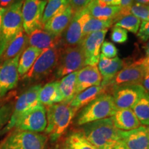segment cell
<instances>
[{
	"label": "cell",
	"instance_id": "obj_1",
	"mask_svg": "<svg viewBox=\"0 0 149 149\" xmlns=\"http://www.w3.org/2000/svg\"><path fill=\"white\" fill-rule=\"evenodd\" d=\"M79 131L97 149H111L122 141L111 117L81 126Z\"/></svg>",
	"mask_w": 149,
	"mask_h": 149
},
{
	"label": "cell",
	"instance_id": "obj_2",
	"mask_svg": "<svg viewBox=\"0 0 149 149\" xmlns=\"http://www.w3.org/2000/svg\"><path fill=\"white\" fill-rule=\"evenodd\" d=\"M77 112L64 103H57L47 107V126L45 132L52 141L58 140L66 131Z\"/></svg>",
	"mask_w": 149,
	"mask_h": 149
},
{
	"label": "cell",
	"instance_id": "obj_3",
	"mask_svg": "<svg viewBox=\"0 0 149 149\" xmlns=\"http://www.w3.org/2000/svg\"><path fill=\"white\" fill-rule=\"evenodd\" d=\"M117 110L112 95L102 93L81 110L76 117L75 124L81 126L95 121L111 117Z\"/></svg>",
	"mask_w": 149,
	"mask_h": 149
},
{
	"label": "cell",
	"instance_id": "obj_4",
	"mask_svg": "<svg viewBox=\"0 0 149 149\" xmlns=\"http://www.w3.org/2000/svg\"><path fill=\"white\" fill-rule=\"evenodd\" d=\"M24 0H17L7 7L0 31V57L11 41L24 31L22 9Z\"/></svg>",
	"mask_w": 149,
	"mask_h": 149
},
{
	"label": "cell",
	"instance_id": "obj_5",
	"mask_svg": "<svg viewBox=\"0 0 149 149\" xmlns=\"http://www.w3.org/2000/svg\"><path fill=\"white\" fill-rule=\"evenodd\" d=\"M86 66V58L81 44L61 49L57 66L56 78H61L72 72L79 71Z\"/></svg>",
	"mask_w": 149,
	"mask_h": 149
},
{
	"label": "cell",
	"instance_id": "obj_6",
	"mask_svg": "<svg viewBox=\"0 0 149 149\" xmlns=\"http://www.w3.org/2000/svg\"><path fill=\"white\" fill-rule=\"evenodd\" d=\"M47 139L43 134L17 130L0 144V149H44Z\"/></svg>",
	"mask_w": 149,
	"mask_h": 149
},
{
	"label": "cell",
	"instance_id": "obj_7",
	"mask_svg": "<svg viewBox=\"0 0 149 149\" xmlns=\"http://www.w3.org/2000/svg\"><path fill=\"white\" fill-rule=\"evenodd\" d=\"M61 48L60 46L44 50L31 70L23 76L24 79L39 80L48 76L55 69Z\"/></svg>",
	"mask_w": 149,
	"mask_h": 149
},
{
	"label": "cell",
	"instance_id": "obj_8",
	"mask_svg": "<svg viewBox=\"0 0 149 149\" xmlns=\"http://www.w3.org/2000/svg\"><path fill=\"white\" fill-rule=\"evenodd\" d=\"M146 71V69L139 59L133 64H126L114 77L101 85L107 91L120 86L141 84Z\"/></svg>",
	"mask_w": 149,
	"mask_h": 149
},
{
	"label": "cell",
	"instance_id": "obj_9",
	"mask_svg": "<svg viewBox=\"0 0 149 149\" xmlns=\"http://www.w3.org/2000/svg\"><path fill=\"white\" fill-rule=\"evenodd\" d=\"M47 0H24L22 14L23 29L27 35L43 29L42 19Z\"/></svg>",
	"mask_w": 149,
	"mask_h": 149
},
{
	"label": "cell",
	"instance_id": "obj_10",
	"mask_svg": "<svg viewBox=\"0 0 149 149\" xmlns=\"http://www.w3.org/2000/svg\"><path fill=\"white\" fill-rule=\"evenodd\" d=\"M91 18L86 8L74 14L68 27L61 35L59 46L61 48L77 46L82 41V29L86 22Z\"/></svg>",
	"mask_w": 149,
	"mask_h": 149
},
{
	"label": "cell",
	"instance_id": "obj_11",
	"mask_svg": "<svg viewBox=\"0 0 149 149\" xmlns=\"http://www.w3.org/2000/svg\"><path fill=\"white\" fill-rule=\"evenodd\" d=\"M46 126V109L40 104L24 113L17 123L15 128L17 130L39 133L45 131Z\"/></svg>",
	"mask_w": 149,
	"mask_h": 149
},
{
	"label": "cell",
	"instance_id": "obj_12",
	"mask_svg": "<svg viewBox=\"0 0 149 149\" xmlns=\"http://www.w3.org/2000/svg\"><path fill=\"white\" fill-rule=\"evenodd\" d=\"M111 91L117 109H131L146 93L141 84L120 86Z\"/></svg>",
	"mask_w": 149,
	"mask_h": 149
},
{
	"label": "cell",
	"instance_id": "obj_13",
	"mask_svg": "<svg viewBox=\"0 0 149 149\" xmlns=\"http://www.w3.org/2000/svg\"><path fill=\"white\" fill-rule=\"evenodd\" d=\"M20 55L21 54L14 58L3 61L0 66V99L17 85L19 77L18 63Z\"/></svg>",
	"mask_w": 149,
	"mask_h": 149
},
{
	"label": "cell",
	"instance_id": "obj_14",
	"mask_svg": "<svg viewBox=\"0 0 149 149\" xmlns=\"http://www.w3.org/2000/svg\"><path fill=\"white\" fill-rule=\"evenodd\" d=\"M108 30L93 33L87 35L81 42L86 66H97L100 57V50Z\"/></svg>",
	"mask_w": 149,
	"mask_h": 149
},
{
	"label": "cell",
	"instance_id": "obj_15",
	"mask_svg": "<svg viewBox=\"0 0 149 149\" xmlns=\"http://www.w3.org/2000/svg\"><path fill=\"white\" fill-rule=\"evenodd\" d=\"M120 135L128 149H149V135L146 126H140L128 131L120 130Z\"/></svg>",
	"mask_w": 149,
	"mask_h": 149
},
{
	"label": "cell",
	"instance_id": "obj_16",
	"mask_svg": "<svg viewBox=\"0 0 149 149\" xmlns=\"http://www.w3.org/2000/svg\"><path fill=\"white\" fill-rule=\"evenodd\" d=\"M102 77L97 66H86L77 72L76 95L94 86L101 85Z\"/></svg>",
	"mask_w": 149,
	"mask_h": 149
},
{
	"label": "cell",
	"instance_id": "obj_17",
	"mask_svg": "<svg viewBox=\"0 0 149 149\" xmlns=\"http://www.w3.org/2000/svg\"><path fill=\"white\" fill-rule=\"evenodd\" d=\"M74 15L70 5L64 11L54 16L44 24L43 29L53 35L61 37V35L68 27Z\"/></svg>",
	"mask_w": 149,
	"mask_h": 149
},
{
	"label": "cell",
	"instance_id": "obj_18",
	"mask_svg": "<svg viewBox=\"0 0 149 149\" xmlns=\"http://www.w3.org/2000/svg\"><path fill=\"white\" fill-rule=\"evenodd\" d=\"M61 37L53 35L43 29L35 30L29 35L28 43L30 46L39 49H48L58 46Z\"/></svg>",
	"mask_w": 149,
	"mask_h": 149
},
{
	"label": "cell",
	"instance_id": "obj_19",
	"mask_svg": "<svg viewBox=\"0 0 149 149\" xmlns=\"http://www.w3.org/2000/svg\"><path fill=\"white\" fill-rule=\"evenodd\" d=\"M126 66L124 61L120 57L109 59L101 54L98 62V70L102 77V84H104L113 78L117 72Z\"/></svg>",
	"mask_w": 149,
	"mask_h": 149
},
{
	"label": "cell",
	"instance_id": "obj_20",
	"mask_svg": "<svg viewBox=\"0 0 149 149\" xmlns=\"http://www.w3.org/2000/svg\"><path fill=\"white\" fill-rule=\"evenodd\" d=\"M111 117L115 128L120 130L128 131L141 126L140 122L131 109H117Z\"/></svg>",
	"mask_w": 149,
	"mask_h": 149
},
{
	"label": "cell",
	"instance_id": "obj_21",
	"mask_svg": "<svg viewBox=\"0 0 149 149\" xmlns=\"http://www.w3.org/2000/svg\"><path fill=\"white\" fill-rule=\"evenodd\" d=\"M86 10L91 17L102 20H114L120 14V6H108L93 0L86 7Z\"/></svg>",
	"mask_w": 149,
	"mask_h": 149
},
{
	"label": "cell",
	"instance_id": "obj_22",
	"mask_svg": "<svg viewBox=\"0 0 149 149\" xmlns=\"http://www.w3.org/2000/svg\"><path fill=\"white\" fill-rule=\"evenodd\" d=\"M104 93H106V90L102 85L91 86L77 93L68 105L77 111Z\"/></svg>",
	"mask_w": 149,
	"mask_h": 149
},
{
	"label": "cell",
	"instance_id": "obj_23",
	"mask_svg": "<svg viewBox=\"0 0 149 149\" xmlns=\"http://www.w3.org/2000/svg\"><path fill=\"white\" fill-rule=\"evenodd\" d=\"M59 84V81H56L46 84L42 87L39 95V101L41 104L49 107L62 102Z\"/></svg>",
	"mask_w": 149,
	"mask_h": 149
},
{
	"label": "cell",
	"instance_id": "obj_24",
	"mask_svg": "<svg viewBox=\"0 0 149 149\" xmlns=\"http://www.w3.org/2000/svg\"><path fill=\"white\" fill-rule=\"evenodd\" d=\"M29 37L24 31H22L7 46L2 55L0 57L1 61L11 59L15 57L17 55L22 53L24 48L28 43Z\"/></svg>",
	"mask_w": 149,
	"mask_h": 149
},
{
	"label": "cell",
	"instance_id": "obj_25",
	"mask_svg": "<svg viewBox=\"0 0 149 149\" xmlns=\"http://www.w3.org/2000/svg\"><path fill=\"white\" fill-rule=\"evenodd\" d=\"M78 71L72 72L61 78L59 81V88L62 102L68 104L76 95V81Z\"/></svg>",
	"mask_w": 149,
	"mask_h": 149
},
{
	"label": "cell",
	"instance_id": "obj_26",
	"mask_svg": "<svg viewBox=\"0 0 149 149\" xmlns=\"http://www.w3.org/2000/svg\"><path fill=\"white\" fill-rule=\"evenodd\" d=\"M42 51V50L32 46L24 50L20 55L18 63V72L20 76L23 77L31 70Z\"/></svg>",
	"mask_w": 149,
	"mask_h": 149
},
{
	"label": "cell",
	"instance_id": "obj_27",
	"mask_svg": "<svg viewBox=\"0 0 149 149\" xmlns=\"http://www.w3.org/2000/svg\"><path fill=\"white\" fill-rule=\"evenodd\" d=\"M29 108L28 107L26 101L25 93H23L19 97L15 105L14 109L13 110L12 114L10 117L7 125L3 128L1 133H4L8 131L15 127L17 123L22 117L24 113H26L28 111H29Z\"/></svg>",
	"mask_w": 149,
	"mask_h": 149
},
{
	"label": "cell",
	"instance_id": "obj_28",
	"mask_svg": "<svg viewBox=\"0 0 149 149\" xmlns=\"http://www.w3.org/2000/svg\"><path fill=\"white\" fill-rule=\"evenodd\" d=\"M113 22L115 23L114 26L120 27L134 34L138 32L141 24V20L130 13L123 15H118Z\"/></svg>",
	"mask_w": 149,
	"mask_h": 149
},
{
	"label": "cell",
	"instance_id": "obj_29",
	"mask_svg": "<svg viewBox=\"0 0 149 149\" xmlns=\"http://www.w3.org/2000/svg\"><path fill=\"white\" fill-rule=\"evenodd\" d=\"M131 109L141 124L149 126V93H145Z\"/></svg>",
	"mask_w": 149,
	"mask_h": 149
},
{
	"label": "cell",
	"instance_id": "obj_30",
	"mask_svg": "<svg viewBox=\"0 0 149 149\" xmlns=\"http://www.w3.org/2000/svg\"><path fill=\"white\" fill-rule=\"evenodd\" d=\"M64 149H97L85 138L81 132H72L67 137Z\"/></svg>",
	"mask_w": 149,
	"mask_h": 149
},
{
	"label": "cell",
	"instance_id": "obj_31",
	"mask_svg": "<svg viewBox=\"0 0 149 149\" xmlns=\"http://www.w3.org/2000/svg\"><path fill=\"white\" fill-rule=\"evenodd\" d=\"M68 5L67 0H48L43 15V25L54 16L64 11Z\"/></svg>",
	"mask_w": 149,
	"mask_h": 149
},
{
	"label": "cell",
	"instance_id": "obj_32",
	"mask_svg": "<svg viewBox=\"0 0 149 149\" xmlns=\"http://www.w3.org/2000/svg\"><path fill=\"white\" fill-rule=\"evenodd\" d=\"M113 20H102L98 19L91 18L86 22L82 29V40L87 35L91 34L93 33L98 32V31L108 30L113 25Z\"/></svg>",
	"mask_w": 149,
	"mask_h": 149
},
{
	"label": "cell",
	"instance_id": "obj_33",
	"mask_svg": "<svg viewBox=\"0 0 149 149\" xmlns=\"http://www.w3.org/2000/svg\"><path fill=\"white\" fill-rule=\"evenodd\" d=\"M41 88H42V85H35L24 93L26 96V101L30 110L40 104L39 101V95Z\"/></svg>",
	"mask_w": 149,
	"mask_h": 149
},
{
	"label": "cell",
	"instance_id": "obj_34",
	"mask_svg": "<svg viewBox=\"0 0 149 149\" xmlns=\"http://www.w3.org/2000/svg\"><path fill=\"white\" fill-rule=\"evenodd\" d=\"M128 13L142 21H149V6L133 3Z\"/></svg>",
	"mask_w": 149,
	"mask_h": 149
},
{
	"label": "cell",
	"instance_id": "obj_35",
	"mask_svg": "<svg viewBox=\"0 0 149 149\" xmlns=\"http://www.w3.org/2000/svg\"><path fill=\"white\" fill-rule=\"evenodd\" d=\"M111 40L117 44H124L128 40V32L120 27H113L111 35Z\"/></svg>",
	"mask_w": 149,
	"mask_h": 149
},
{
	"label": "cell",
	"instance_id": "obj_36",
	"mask_svg": "<svg viewBox=\"0 0 149 149\" xmlns=\"http://www.w3.org/2000/svg\"><path fill=\"white\" fill-rule=\"evenodd\" d=\"M101 49L102 55L104 57L109 59L114 58V57H117V53H118V50L117 49L116 46L112 42H108V41L103 42Z\"/></svg>",
	"mask_w": 149,
	"mask_h": 149
},
{
	"label": "cell",
	"instance_id": "obj_37",
	"mask_svg": "<svg viewBox=\"0 0 149 149\" xmlns=\"http://www.w3.org/2000/svg\"><path fill=\"white\" fill-rule=\"evenodd\" d=\"M13 112V106L7 104L0 107V128L8 122Z\"/></svg>",
	"mask_w": 149,
	"mask_h": 149
},
{
	"label": "cell",
	"instance_id": "obj_38",
	"mask_svg": "<svg viewBox=\"0 0 149 149\" xmlns=\"http://www.w3.org/2000/svg\"><path fill=\"white\" fill-rule=\"evenodd\" d=\"M70 6L73 13L75 14L84 10L93 0H67Z\"/></svg>",
	"mask_w": 149,
	"mask_h": 149
},
{
	"label": "cell",
	"instance_id": "obj_39",
	"mask_svg": "<svg viewBox=\"0 0 149 149\" xmlns=\"http://www.w3.org/2000/svg\"><path fill=\"white\" fill-rule=\"evenodd\" d=\"M137 37L142 42H147L149 40V21H143L137 32Z\"/></svg>",
	"mask_w": 149,
	"mask_h": 149
},
{
	"label": "cell",
	"instance_id": "obj_40",
	"mask_svg": "<svg viewBox=\"0 0 149 149\" xmlns=\"http://www.w3.org/2000/svg\"><path fill=\"white\" fill-rule=\"evenodd\" d=\"M133 3V0H120V6L122 8L120 15H126L128 14V10L130 8L132 4Z\"/></svg>",
	"mask_w": 149,
	"mask_h": 149
},
{
	"label": "cell",
	"instance_id": "obj_41",
	"mask_svg": "<svg viewBox=\"0 0 149 149\" xmlns=\"http://www.w3.org/2000/svg\"><path fill=\"white\" fill-rule=\"evenodd\" d=\"M145 54H146V57L144 58L141 59V61L142 64L144 65L145 68L147 70L149 66V41L146 43V46H145Z\"/></svg>",
	"mask_w": 149,
	"mask_h": 149
},
{
	"label": "cell",
	"instance_id": "obj_42",
	"mask_svg": "<svg viewBox=\"0 0 149 149\" xmlns=\"http://www.w3.org/2000/svg\"><path fill=\"white\" fill-rule=\"evenodd\" d=\"M141 85L147 93H149V70H146Z\"/></svg>",
	"mask_w": 149,
	"mask_h": 149
},
{
	"label": "cell",
	"instance_id": "obj_43",
	"mask_svg": "<svg viewBox=\"0 0 149 149\" xmlns=\"http://www.w3.org/2000/svg\"><path fill=\"white\" fill-rule=\"evenodd\" d=\"M98 2L108 6H120V0H97Z\"/></svg>",
	"mask_w": 149,
	"mask_h": 149
},
{
	"label": "cell",
	"instance_id": "obj_44",
	"mask_svg": "<svg viewBox=\"0 0 149 149\" xmlns=\"http://www.w3.org/2000/svg\"><path fill=\"white\" fill-rule=\"evenodd\" d=\"M16 1L17 0H0V7L7 8Z\"/></svg>",
	"mask_w": 149,
	"mask_h": 149
},
{
	"label": "cell",
	"instance_id": "obj_45",
	"mask_svg": "<svg viewBox=\"0 0 149 149\" xmlns=\"http://www.w3.org/2000/svg\"><path fill=\"white\" fill-rule=\"evenodd\" d=\"M111 149H128V148L126 145L125 143H124V141L122 140V141H119V142L117 143V144Z\"/></svg>",
	"mask_w": 149,
	"mask_h": 149
},
{
	"label": "cell",
	"instance_id": "obj_46",
	"mask_svg": "<svg viewBox=\"0 0 149 149\" xmlns=\"http://www.w3.org/2000/svg\"><path fill=\"white\" fill-rule=\"evenodd\" d=\"M6 8H1V7H0V31H1V24H2L3 15H4L6 10Z\"/></svg>",
	"mask_w": 149,
	"mask_h": 149
},
{
	"label": "cell",
	"instance_id": "obj_47",
	"mask_svg": "<svg viewBox=\"0 0 149 149\" xmlns=\"http://www.w3.org/2000/svg\"><path fill=\"white\" fill-rule=\"evenodd\" d=\"M134 3H140L143 5H148L149 6V0H133Z\"/></svg>",
	"mask_w": 149,
	"mask_h": 149
},
{
	"label": "cell",
	"instance_id": "obj_48",
	"mask_svg": "<svg viewBox=\"0 0 149 149\" xmlns=\"http://www.w3.org/2000/svg\"><path fill=\"white\" fill-rule=\"evenodd\" d=\"M146 128H147V131H148V133L149 135V126H148V127H147Z\"/></svg>",
	"mask_w": 149,
	"mask_h": 149
},
{
	"label": "cell",
	"instance_id": "obj_49",
	"mask_svg": "<svg viewBox=\"0 0 149 149\" xmlns=\"http://www.w3.org/2000/svg\"><path fill=\"white\" fill-rule=\"evenodd\" d=\"M147 70H149V66H148V69H147Z\"/></svg>",
	"mask_w": 149,
	"mask_h": 149
}]
</instances>
